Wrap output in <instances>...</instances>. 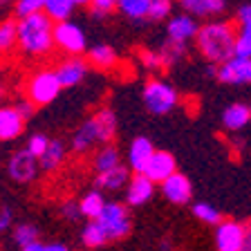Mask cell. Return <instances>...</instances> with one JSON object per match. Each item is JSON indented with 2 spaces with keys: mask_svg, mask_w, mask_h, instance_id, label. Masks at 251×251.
Here are the masks:
<instances>
[{
  "mask_svg": "<svg viewBox=\"0 0 251 251\" xmlns=\"http://www.w3.org/2000/svg\"><path fill=\"white\" fill-rule=\"evenodd\" d=\"M38 159H41L43 173L58 171V168L65 164V159H68V146H65L61 139H52L50 141V146H47V151L43 152Z\"/></svg>",
  "mask_w": 251,
  "mask_h": 251,
  "instance_id": "cell-23",
  "label": "cell"
},
{
  "mask_svg": "<svg viewBox=\"0 0 251 251\" xmlns=\"http://www.w3.org/2000/svg\"><path fill=\"white\" fill-rule=\"evenodd\" d=\"M88 63L92 68L101 70V72H110V70L117 68L119 63V54L112 45H105V43H99L88 50Z\"/></svg>",
  "mask_w": 251,
  "mask_h": 251,
  "instance_id": "cell-21",
  "label": "cell"
},
{
  "mask_svg": "<svg viewBox=\"0 0 251 251\" xmlns=\"http://www.w3.org/2000/svg\"><path fill=\"white\" fill-rule=\"evenodd\" d=\"M27 117L21 112L16 103H2L0 105V141H14L25 132Z\"/></svg>",
  "mask_w": 251,
  "mask_h": 251,
  "instance_id": "cell-11",
  "label": "cell"
},
{
  "mask_svg": "<svg viewBox=\"0 0 251 251\" xmlns=\"http://www.w3.org/2000/svg\"><path fill=\"white\" fill-rule=\"evenodd\" d=\"M45 5H47V0H16L14 14H16V18L41 14V11H45Z\"/></svg>",
  "mask_w": 251,
  "mask_h": 251,
  "instance_id": "cell-33",
  "label": "cell"
},
{
  "mask_svg": "<svg viewBox=\"0 0 251 251\" xmlns=\"http://www.w3.org/2000/svg\"><path fill=\"white\" fill-rule=\"evenodd\" d=\"M38 235H41V231H38L36 225H31V222H21V225H16L11 229V240H14V245H18V249L29 245V242H36Z\"/></svg>",
  "mask_w": 251,
  "mask_h": 251,
  "instance_id": "cell-31",
  "label": "cell"
},
{
  "mask_svg": "<svg viewBox=\"0 0 251 251\" xmlns=\"http://www.w3.org/2000/svg\"><path fill=\"white\" fill-rule=\"evenodd\" d=\"M61 90H63V83L58 78L56 70L43 68L29 74V78L25 83V99H29L36 108H43V105H50L52 101H56Z\"/></svg>",
  "mask_w": 251,
  "mask_h": 251,
  "instance_id": "cell-4",
  "label": "cell"
},
{
  "mask_svg": "<svg viewBox=\"0 0 251 251\" xmlns=\"http://www.w3.org/2000/svg\"><path fill=\"white\" fill-rule=\"evenodd\" d=\"M235 54L238 56H251V27H238Z\"/></svg>",
  "mask_w": 251,
  "mask_h": 251,
  "instance_id": "cell-37",
  "label": "cell"
},
{
  "mask_svg": "<svg viewBox=\"0 0 251 251\" xmlns=\"http://www.w3.org/2000/svg\"><path fill=\"white\" fill-rule=\"evenodd\" d=\"M159 186H162V195L171 204L184 206V204H191V200H193V184L179 171L173 173L171 177H168L166 182H162Z\"/></svg>",
  "mask_w": 251,
  "mask_h": 251,
  "instance_id": "cell-13",
  "label": "cell"
},
{
  "mask_svg": "<svg viewBox=\"0 0 251 251\" xmlns=\"http://www.w3.org/2000/svg\"><path fill=\"white\" fill-rule=\"evenodd\" d=\"M121 152L117 146H112V144H105V146H99L97 151H94L92 155V171L94 175L97 173H105V171H112V168L121 166Z\"/></svg>",
  "mask_w": 251,
  "mask_h": 251,
  "instance_id": "cell-22",
  "label": "cell"
},
{
  "mask_svg": "<svg viewBox=\"0 0 251 251\" xmlns=\"http://www.w3.org/2000/svg\"><path fill=\"white\" fill-rule=\"evenodd\" d=\"M141 99L152 115H168L177 108L179 94L175 85H171L164 78H148L141 90Z\"/></svg>",
  "mask_w": 251,
  "mask_h": 251,
  "instance_id": "cell-5",
  "label": "cell"
},
{
  "mask_svg": "<svg viewBox=\"0 0 251 251\" xmlns=\"http://www.w3.org/2000/svg\"><path fill=\"white\" fill-rule=\"evenodd\" d=\"M155 144H152L148 137L139 135L130 141V146H128V166H130L132 173H144L146 164L151 162V157L155 155Z\"/></svg>",
  "mask_w": 251,
  "mask_h": 251,
  "instance_id": "cell-17",
  "label": "cell"
},
{
  "mask_svg": "<svg viewBox=\"0 0 251 251\" xmlns=\"http://www.w3.org/2000/svg\"><path fill=\"white\" fill-rule=\"evenodd\" d=\"M14 47H18V21L2 18L0 21V56L14 52Z\"/></svg>",
  "mask_w": 251,
  "mask_h": 251,
  "instance_id": "cell-27",
  "label": "cell"
},
{
  "mask_svg": "<svg viewBox=\"0 0 251 251\" xmlns=\"http://www.w3.org/2000/svg\"><path fill=\"white\" fill-rule=\"evenodd\" d=\"M45 251H72V249H70L65 242H47Z\"/></svg>",
  "mask_w": 251,
  "mask_h": 251,
  "instance_id": "cell-42",
  "label": "cell"
},
{
  "mask_svg": "<svg viewBox=\"0 0 251 251\" xmlns=\"http://www.w3.org/2000/svg\"><path fill=\"white\" fill-rule=\"evenodd\" d=\"M16 5V0H0V14L5 9H9V7H14Z\"/></svg>",
  "mask_w": 251,
  "mask_h": 251,
  "instance_id": "cell-45",
  "label": "cell"
},
{
  "mask_svg": "<svg viewBox=\"0 0 251 251\" xmlns=\"http://www.w3.org/2000/svg\"><path fill=\"white\" fill-rule=\"evenodd\" d=\"M108 233L99 220H85L83 229H81V245L85 249H101L108 245Z\"/></svg>",
  "mask_w": 251,
  "mask_h": 251,
  "instance_id": "cell-25",
  "label": "cell"
},
{
  "mask_svg": "<svg viewBox=\"0 0 251 251\" xmlns=\"http://www.w3.org/2000/svg\"><path fill=\"white\" fill-rule=\"evenodd\" d=\"M177 7L195 18H215L226 9V0H175Z\"/></svg>",
  "mask_w": 251,
  "mask_h": 251,
  "instance_id": "cell-18",
  "label": "cell"
},
{
  "mask_svg": "<svg viewBox=\"0 0 251 251\" xmlns=\"http://www.w3.org/2000/svg\"><path fill=\"white\" fill-rule=\"evenodd\" d=\"M58 215H61L63 220H68V222H76V220L83 218V213H81V202L74 198H68L63 200L61 204H58Z\"/></svg>",
  "mask_w": 251,
  "mask_h": 251,
  "instance_id": "cell-35",
  "label": "cell"
},
{
  "mask_svg": "<svg viewBox=\"0 0 251 251\" xmlns=\"http://www.w3.org/2000/svg\"><path fill=\"white\" fill-rule=\"evenodd\" d=\"M141 58V65L148 70V72H162L164 70V63H162V56H159V50H144L139 54Z\"/></svg>",
  "mask_w": 251,
  "mask_h": 251,
  "instance_id": "cell-36",
  "label": "cell"
},
{
  "mask_svg": "<svg viewBox=\"0 0 251 251\" xmlns=\"http://www.w3.org/2000/svg\"><path fill=\"white\" fill-rule=\"evenodd\" d=\"M191 213H193L195 220H200L202 225H209V226H215L222 222V213H220L218 206H213L211 202H193L191 204Z\"/></svg>",
  "mask_w": 251,
  "mask_h": 251,
  "instance_id": "cell-28",
  "label": "cell"
},
{
  "mask_svg": "<svg viewBox=\"0 0 251 251\" xmlns=\"http://www.w3.org/2000/svg\"><path fill=\"white\" fill-rule=\"evenodd\" d=\"M119 121L112 108H99L94 115H90L83 124L70 137V151L74 155H88L94 148L112 144L117 137Z\"/></svg>",
  "mask_w": 251,
  "mask_h": 251,
  "instance_id": "cell-1",
  "label": "cell"
},
{
  "mask_svg": "<svg viewBox=\"0 0 251 251\" xmlns=\"http://www.w3.org/2000/svg\"><path fill=\"white\" fill-rule=\"evenodd\" d=\"M130 177H132L130 166H128V164H121V166L112 168V171L97 173V175H94V186L101 188V191H121L124 186H128Z\"/></svg>",
  "mask_w": 251,
  "mask_h": 251,
  "instance_id": "cell-20",
  "label": "cell"
},
{
  "mask_svg": "<svg viewBox=\"0 0 251 251\" xmlns=\"http://www.w3.org/2000/svg\"><path fill=\"white\" fill-rule=\"evenodd\" d=\"M235 38H238V29L233 23L211 21L200 27L195 36V47L206 63L220 65L235 54Z\"/></svg>",
  "mask_w": 251,
  "mask_h": 251,
  "instance_id": "cell-2",
  "label": "cell"
},
{
  "mask_svg": "<svg viewBox=\"0 0 251 251\" xmlns=\"http://www.w3.org/2000/svg\"><path fill=\"white\" fill-rule=\"evenodd\" d=\"M151 2L152 0H119V9L117 11H121L130 21H144V18H148Z\"/></svg>",
  "mask_w": 251,
  "mask_h": 251,
  "instance_id": "cell-29",
  "label": "cell"
},
{
  "mask_svg": "<svg viewBox=\"0 0 251 251\" xmlns=\"http://www.w3.org/2000/svg\"><path fill=\"white\" fill-rule=\"evenodd\" d=\"M74 7H76V2H74V0H47L45 14L50 16L54 23L70 21V16H72Z\"/></svg>",
  "mask_w": 251,
  "mask_h": 251,
  "instance_id": "cell-30",
  "label": "cell"
},
{
  "mask_svg": "<svg viewBox=\"0 0 251 251\" xmlns=\"http://www.w3.org/2000/svg\"><path fill=\"white\" fill-rule=\"evenodd\" d=\"M14 229V211L7 204H0V235Z\"/></svg>",
  "mask_w": 251,
  "mask_h": 251,
  "instance_id": "cell-39",
  "label": "cell"
},
{
  "mask_svg": "<svg viewBox=\"0 0 251 251\" xmlns=\"http://www.w3.org/2000/svg\"><path fill=\"white\" fill-rule=\"evenodd\" d=\"M88 9H90V16H92V18L103 21V18H108V16L112 14V11L119 9V0H90Z\"/></svg>",
  "mask_w": 251,
  "mask_h": 251,
  "instance_id": "cell-32",
  "label": "cell"
},
{
  "mask_svg": "<svg viewBox=\"0 0 251 251\" xmlns=\"http://www.w3.org/2000/svg\"><path fill=\"white\" fill-rule=\"evenodd\" d=\"M74 2H76V5H88L90 0H74Z\"/></svg>",
  "mask_w": 251,
  "mask_h": 251,
  "instance_id": "cell-47",
  "label": "cell"
},
{
  "mask_svg": "<svg viewBox=\"0 0 251 251\" xmlns=\"http://www.w3.org/2000/svg\"><path fill=\"white\" fill-rule=\"evenodd\" d=\"M220 83L225 85H249L251 83V56H238L233 54L225 63L218 65Z\"/></svg>",
  "mask_w": 251,
  "mask_h": 251,
  "instance_id": "cell-10",
  "label": "cell"
},
{
  "mask_svg": "<svg viewBox=\"0 0 251 251\" xmlns=\"http://www.w3.org/2000/svg\"><path fill=\"white\" fill-rule=\"evenodd\" d=\"M171 16H173V0H152L151 2L148 21L159 23V21H168Z\"/></svg>",
  "mask_w": 251,
  "mask_h": 251,
  "instance_id": "cell-34",
  "label": "cell"
},
{
  "mask_svg": "<svg viewBox=\"0 0 251 251\" xmlns=\"http://www.w3.org/2000/svg\"><path fill=\"white\" fill-rule=\"evenodd\" d=\"M41 173H43L41 159H38L27 146L16 148V151L9 155V159H7V175H9L11 182L21 184V186L34 184Z\"/></svg>",
  "mask_w": 251,
  "mask_h": 251,
  "instance_id": "cell-6",
  "label": "cell"
},
{
  "mask_svg": "<svg viewBox=\"0 0 251 251\" xmlns=\"http://www.w3.org/2000/svg\"><path fill=\"white\" fill-rule=\"evenodd\" d=\"M21 251H45V242H41V240L29 242V245L21 247Z\"/></svg>",
  "mask_w": 251,
  "mask_h": 251,
  "instance_id": "cell-43",
  "label": "cell"
},
{
  "mask_svg": "<svg viewBox=\"0 0 251 251\" xmlns=\"http://www.w3.org/2000/svg\"><path fill=\"white\" fill-rule=\"evenodd\" d=\"M54 43L68 56H81V54L88 52L85 31L72 21H61L54 25Z\"/></svg>",
  "mask_w": 251,
  "mask_h": 251,
  "instance_id": "cell-8",
  "label": "cell"
},
{
  "mask_svg": "<svg viewBox=\"0 0 251 251\" xmlns=\"http://www.w3.org/2000/svg\"><path fill=\"white\" fill-rule=\"evenodd\" d=\"M50 141H52V139H50V137H47L45 132H34V135L27 137V144H25V146L29 148V151L34 152L36 157H41L43 152L47 151V146H50Z\"/></svg>",
  "mask_w": 251,
  "mask_h": 251,
  "instance_id": "cell-38",
  "label": "cell"
},
{
  "mask_svg": "<svg viewBox=\"0 0 251 251\" xmlns=\"http://www.w3.org/2000/svg\"><path fill=\"white\" fill-rule=\"evenodd\" d=\"M235 21H238V27H251V2L240 5V9L235 14Z\"/></svg>",
  "mask_w": 251,
  "mask_h": 251,
  "instance_id": "cell-40",
  "label": "cell"
},
{
  "mask_svg": "<svg viewBox=\"0 0 251 251\" xmlns=\"http://www.w3.org/2000/svg\"><path fill=\"white\" fill-rule=\"evenodd\" d=\"M78 202H81V213H83L85 220H99L105 209V204H108V200H105L101 188H92V191H85V193L78 198Z\"/></svg>",
  "mask_w": 251,
  "mask_h": 251,
  "instance_id": "cell-24",
  "label": "cell"
},
{
  "mask_svg": "<svg viewBox=\"0 0 251 251\" xmlns=\"http://www.w3.org/2000/svg\"><path fill=\"white\" fill-rule=\"evenodd\" d=\"M18 21V50L25 56L41 58L52 52L56 43H54V25L56 23L45 14H31L25 18H16Z\"/></svg>",
  "mask_w": 251,
  "mask_h": 251,
  "instance_id": "cell-3",
  "label": "cell"
},
{
  "mask_svg": "<svg viewBox=\"0 0 251 251\" xmlns=\"http://www.w3.org/2000/svg\"><path fill=\"white\" fill-rule=\"evenodd\" d=\"M16 105L21 108V112L27 117V119H31V117H34V112H36V105L31 103L29 99H21V101H18V103H16Z\"/></svg>",
  "mask_w": 251,
  "mask_h": 251,
  "instance_id": "cell-41",
  "label": "cell"
},
{
  "mask_svg": "<svg viewBox=\"0 0 251 251\" xmlns=\"http://www.w3.org/2000/svg\"><path fill=\"white\" fill-rule=\"evenodd\" d=\"M200 23L195 16L186 14V11H182V14L177 16H171L166 21V38H171V41H177V43H191L195 41V36H198L200 31Z\"/></svg>",
  "mask_w": 251,
  "mask_h": 251,
  "instance_id": "cell-12",
  "label": "cell"
},
{
  "mask_svg": "<svg viewBox=\"0 0 251 251\" xmlns=\"http://www.w3.org/2000/svg\"><path fill=\"white\" fill-rule=\"evenodd\" d=\"M7 99V85L0 81V105H2V101Z\"/></svg>",
  "mask_w": 251,
  "mask_h": 251,
  "instance_id": "cell-46",
  "label": "cell"
},
{
  "mask_svg": "<svg viewBox=\"0 0 251 251\" xmlns=\"http://www.w3.org/2000/svg\"><path fill=\"white\" fill-rule=\"evenodd\" d=\"M247 225L238 220H222L213 226V247L215 251H240L245 242Z\"/></svg>",
  "mask_w": 251,
  "mask_h": 251,
  "instance_id": "cell-9",
  "label": "cell"
},
{
  "mask_svg": "<svg viewBox=\"0 0 251 251\" xmlns=\"http://www.w3.org/2000/svg\"><path fill=\"white\" fill-rule=\"evenodd\" d=\"M251 124V105L231 103L222 110V128L229 132H242Z\"/></svg>",
  "mask_w": 251,
  "mask_h": 251,
  "instance_id": "cell-19",
  "label": "cell"
},
{
  "mask_svg": "<svg viewBox=\"0 0 251 251\" xmlns=\"http://www.w3.org/2000/svg\"><path fill=\"white\" fill-rule=\"evenodd\" d=\"M88 68H90L88 58L68 56V58H63L54 70H56L58 78H61L63 88H76V85L88 76Z\"/></svg>",
  "mask_w": 251,
  "mask_h": 251,
  "instance_id": "cell-16",
  "label": "cell"
},
{
  "mask_svg": "<svg viewBox=\"0 0 251 251\" xmlns=\"http://www.w3.org/2000/svg\"><path fill=\"white\" fill-rule=\"evenodd\" d=\"M186 43H177V41H171V38H166V41L162 43V47H159V56H162V63H164V70H171L175 68V65H179V63L186 58Z\"/></svg>",
  "mask_w": 251,
  "mask_h": 251,
  "instance_id": "cell-26",
  "label": "cell"
},
{
  "mask_svg": "<svg viewBox=\"0 0 251 251\" xmlns=\"http://www.w3.org/2000/svg\"><path fill=\"white\" fill-rule=\"evenodd\" d=\"M99 222L103 225L105 233H108L110 242L124 240L130 235L132 229V218H130V206L126 202H117V200H108L103 213H101Z\"/></svg>",
  "mask_w": 251,
  "mask_h": 251,
  "instance_id": "cell-7",
  "label": "cell"
},
{
  "mask_svg": "<svg viewBox=\"0 0 251 251\" xmlns=\"http://www.w3.org/2000/svg\"><path fill=\"white\" fill-rule=\"evenodd\" d=\"M155 195V182L151 177H146L144 173H135L126 186V200L124 202L130 206V209H137V206H146L148 202Z\"/></svg>",
  "mask_w": 251,
  "mask_h": 251,
  "instance_id": "cell-14",
  "label": "cell"
},
{
  "mask_svg": "<svg viewBox=\"0 0 251 251\" xmlns=\"http://www.w3.org/2000/svg\"><path fill=\"white\" fill-rule=\"evenodd\" d=\"M240 251H251V222L247 225V231H245V242H242V249Z\"/></svg>",
  "mask_w": 251,
  "mask_h": 251,
  "instance_id": "cell-44",
  "label": "cell"
},
{
  "mask_svg": "<svg viewBox=\"0 0 251 251\" xmlns=\"http://www.w3.org/2000/svg\"><path fill=\"white\" fill-rule=\"evenodd\" d=\"M173 173H177V159L168 151H155V155L151 157V162L144 168V175L151 177L155 184L166 182Z\"/></svg>",
  "mask_w": 251,
  "mask_h": 251,
  "instance_id": "cell-15",
  "label": "cell"
}]
</instances>
